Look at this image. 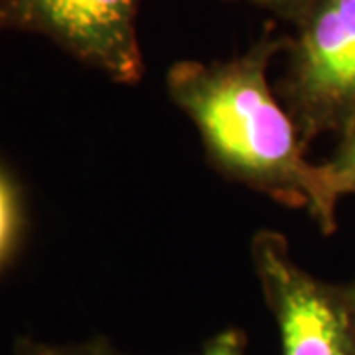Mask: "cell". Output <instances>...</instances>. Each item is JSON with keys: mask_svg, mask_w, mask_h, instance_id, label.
<instances>
[{"mask_svg": "<svg viewBox=\"0 0 355 355\" xmlns=\"http://www.w3.org/2000/svg\"><path fill=\"white\" fill-rule=\"evenodd\" d=\"M343 292H345V298H347V304L352 308V314L355 318V280L349 284H343Z\"/></svg>", "mask_w": 355, "mask_h": 355, "instance_id": "cell-10", "label": "cell"}, {"mask_svg": "<svg viewBox=\"0 0 355 355\" xmlns=\"http://www.w3.org/2000/svg\"><path fill=\"white\" fill-rule=\"evenodd\" d=\"M140 0H8V26L44 34L119 83L144 76L137 36Z\"/></svg>", "mask_w": 355, "mask_h": 355, "instance_id": "cell-4", "label": "cell"}, {"mask_svg": "<svg viewBox=\"0 0 355 355\" xmlns=\"http://www.w3.org/2000/svg\"><path fill=\"white\" fill-rule=\"evenodd\" d=\"M318 174L331 209H338L343 196L355 193V119L340 132L338 148L330 160L318 164Z\"/></svg>", "mask_w": 355, "mask_h": 355, "instance_id": "cell-5", "label": "cell"}, {"mask_svg": "<svg viewBox=\"0 0 355 355\" xmlns=\"http://www.w3.org/2000/svg\"><path fill=\"white\" fill-rule=\"evenodd\" d=\"M286 42L265 32L225 62H176L166 73V89L200 130L214 168L286 207L306 209L330 235L338 221L324 198L318 164L306 160V144L266 77Z\"/></svg>", "mask_w": 355, "mask_h": 355, "instance_id": "cell-1", "label": "cell"}, {"mask_svg": "<svg viewBox=\"0 0 355 355\" xmlns=\"http://www.w3.org/2000/svg\"><path fill=\"white\" fill-rule=\"evenodd\" d=\"M251 2L268 10L280 20H286V22L294 24L312 0H251Z\"/></svg>", "mask_w": 355, "mask_h": 355, "instance_id": "cell-9", "label": "cell"}, {"mask_svg": "<svg viewBox=\"0 0 355 355\" xmlns=\"http://www.w3.org/2000/svg\"><path fill=\"white\" fill-rule=\"evenodd\" d=\"M251 257L279 330L280 355H355V318L343 284L304 270L288 239L272 229L254 233Z\"/></svg>", "mask_w": 355, "mask_h": 355, "instance_id": "cell-3", "label": "cell"}, {"mask_svg": "<svg viewBox=\"0 0 355 355\" xmlns=\"http://www.w3.org/2000/svg\"><path fill=\"white\" fill-rule=\"evenodd\" d=\"M292 26L277 95L308 144L355 119V0H312Z\"/></svg>", "mask_w": 355, "mask_h": 355, "instance_id": "cell-2", "label": "cell"}, {"mask_svg": "<svg viewBox=\"0 0 355 355\" xmlns=\"http://www.w3.org/2000/svg\"><path fill=\"white\" fill-rule=\"evenodd\" d=\"M6 4H8V0H0V8L6 12ZM6 18H8V14H6Z\"/></svg>", "mask_w": 355, "mask_h": 355, "instance_id": "cell-12", "label": "cell"}, {"mask_svg": "<svg viewBox=\"0 0 355 355\" xmlns=\"http://www.w3.org/2000/svg\"><path fill=\"white\" fill-rule=\"evenodd\" d=\"M12 355H132L114 347L105 338H91L79 343H42L36 340H20Z\"/></svg>", "mask_w": 355, "mask_h": 355, "instance_id": "cell-6", "label": "cell"}, {"mask_svg": "<svg viewBox=\"0 0 355 355\" xmlns=\"http://www.w3.org/2000/svg\"><path fill=\"white\" fill-rule=\"evenodd\" d=\"M198 355H247V336L239 328L217 331L203 343Z\"/></svg>", "mask_w": 355, "mask_h": 355, "instance_id": "cell-8", "label": "cell"}, {"mask_svg": "<svg viewBox=\"0 0 355 355\" xmlns=\"http://www.w3.org/2000/svg\"><path fill=\"white\" fill-rule=\"evenodd\" d=\"M18 223H20V216H18L16 193L10 182L0 172V263L12 251V245L18 235Z\"/></svg>", "mask_w": 355, "mask_h": 355, "instance_id": "cell-7", "label": "cell"}, {"mask_svg": "<svg viewBox=\"0 0 355 355\" xmlns=\"http://www.w3.org/2000/svg\"><path fill=\"white\" fill-rule=\"evenodd\" d=\"M4 26H8V18H6V12L0 8V28H4Z\"/></svg>", "mask_w": 355, "mask_h": 355, "instance_id": "cell-11", "label": "cell"}]
</instances>
